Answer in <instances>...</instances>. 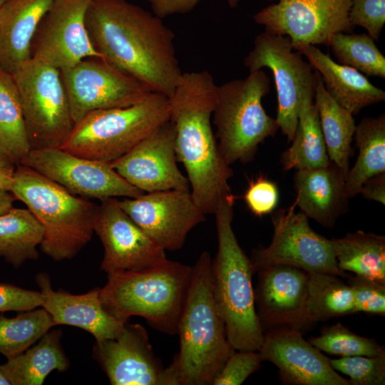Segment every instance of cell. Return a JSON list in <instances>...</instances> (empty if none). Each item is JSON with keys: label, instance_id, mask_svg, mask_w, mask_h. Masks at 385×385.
I'll return each instance as SVG.
<instances>
[{"label": "cell", "instance_id": "cell-44", "mask_svg": "<svg viewBox=\"0 0 385 385\" xmlns=\"http://www.w3.org/2000/svg\"><path fill=\"white\" fill-rule=\"evenodd\" d=\"M359 193L367 200L385 205V173L369 178L361 186Z\"/></svg>", "mask_w": 385, "mask_h": 385}, {"label": "cell", "instance_id": "cell-2", "mask_svg": "<svg viewBox=\"0 0 385 385\" xmlns=\"http://www.w3.org/2000/svg\"><path fill=\"white\" fill-rule=\"evenodd\" d=\"M217 85L205 70L183 73L168 98L178 160L187 172L194 201L206 215L231 194L233 171L222 156L212 127Z\"/></svg>", "mask_w": 385, "mask_h": 385}, {"label": "cell", "instance_id": "cell-43", "mask_svg": "<svg viewBox=\"0 0 385 385\" xmlns=\"http://www.w3.org/2000/svg\"><path fill=\"white\" fill-rule=\"evenodd\" d=\"M155 16L163 19L175 14L192 11L201 0H146Z\"/></svg>", "mask_w": 385, "mask_h": 385}, {"label": "cell", "instance_id": "cell-23", "mask_svg": "<svg viewBox=\"0 0 385 385\" xmlns=\"http://www.w3.org/2000/svg\"><path fill=\"white\" fill-rule=\"evenodd\" d=\"M346 176L333 162L327 165L296 170L294 204L307 218L333 228L338 218L349 211Z\"/></svg>", "mask_w": 385, "mask_h": 385}, {"label": "cell", "instance_id": "cell-20", "mask_svg": "<svg viewBox=\"0 0 385 385\" xmlns=\"http://www.w3.org/2000/svg\"><path fill=\"white\" fill-rule=\"evenodd\" d=\"M175 130L169 120L122 157L111 163L125 180L144 192L190 190L177 164Z\"/></svg>", "mask_w": 385, "mask_h": 385}, {"label": "cell", "instance_id": "cell-38", "mask_svg": "<svg viewBox=\"0 0 385 385\" xmlns=\"http://www.w3.org/2000/svg\"><path fill=\"white\" fill-rule=\"evenodd\" d=\"M346 278L352 292L355 313L384 316L385 284L356 274Z\"/></svg>", "mask_w": 385, "mask_h": 385}, {"label": "cell", "instance_id": "cell-6", "mask_svg": "<svg viewBox=\"0 0 385 385\" xmlns=\"http://www.w3.org/2000/svg\"><path fill=\"white\" fill-rule=\"evenodd\" d=\"M10 192L43 228L41 250L52 260H71L91 241L97 205L72 194L32 168L18 164Z\"/></svg>", "mask_w": 385, "mask_h": 385}, {"label": "cell", "instance_id": "cell-9", "mask_svg": "<svg viewBox=\"0 0 385 385\" xmlns=\"http://www.w3.org/2000/svg\"><path fill=\"white\" fill-rule=\"evenodd\" d=\"M11 75L31 150L60 148L75 124L60 70L30 58Z\"/></svg>", "mask_w": 385, "mask_h": 385}, {"label": "cell", "instance_id": "cell-8", "mask_svg": "<svg viewBox=\"0 0 385 385\" xmlns=\"http://www.w3.org/2000/svg\"><path fill=\"white\" fill-rule=\"evenodd\" d=\"M270 88V78L262 70L217 86L212 123L219 150L229 165L252 161L259 145L279 129L262 103Z\"/></svg>", "mask_w": 385, "mask_h": 385}, {"label": "cell", "instance_id": "cell-11", "mask_svg": "<svg viewBox=\"0 0 385 385\" xmlns=\"http://www.w3.org/2000/svg\"><path fill=\"white\" fill-rule=\"evenodd\" d=\"M295 207L294 202L272 216L273 235L270 245L252 252L253 273L261 267L287 265L307 272L346 278L348 274L338 266L332 240L313 230L308 218L295 212Z\"/></svg>", "mask_w": 385, "mask_h": 385}, {"label": "cell", "instance_id": "cell-22", "mask_svg": "<svg viewBox=\"0 0 385 385\" xmlns=\"http://www.w3.org/2000/svg\"><path fill=\"white\" fill-rule=\"evenodd\" d=\"M36 282L40 288L41 307L51 315L54 325H69L89 332L96 342L115 338L125 322L111 315L100 299V289L73 294L61 289L53 290L48 274L39 272Z\"/></svg>", "mask_w": 385, "mask_h": 385}, {"label": "cell", "instance_id": "cell-41", "mask_svg": "<svg viewBox=\"0 0 385 385\" xmlns=\"http://www.w3.org/2000/svg\"><path fill=\"white\" fill-rule=\"evenodd\" d=\"M248 209L256 216L262 217L272 212L279 200V191L276 184L259 176L250 182L244 195Z\"/></svg>", "mask_w": 385, "mask_h": 385}, {"label": "cell", "instance_id": "cell-42", "mask_svg": "<svg viewBox=\"0 0 385 385\" xmlns=\"http://www.w3.org/2000/svg\"><path fill=\"white\" fill-rule=\"evenodd\" d=\"M40 292L25 289L14 284L0 282V312H22L41 307Z\"/></svg>", "mask_w": 385, "mask_h": 385}, {"label": "cell", "instance_id": "cell-49", "mask_svg": "<svg viewBox=\"0 0 385 385\" xmlns=\"http://www.w3.org/2000/svg\"><path fill=\"white\" fill-rule=\"evenodd\" d=\"M241 0H227V2L230 8L235 9Z\"/></svg>", "mask_w": 385, "mask_h": 385}, {"label": "cell", "instance_id": "cell-35", "mask_svg": "<svg viewBox=\"0 0 385 385\" xmlns=\"http://www.w3.org/2000/svg\"><path fill=\"white\" fill-rule=\"evenodd\" d=\"M368 34H332L327 43L337 63L369 76L385 78V57Z\"/></svg>", "mask_w": 385, "mask_h": 385}, {"label": "cell", "instance_id": "cell-48", "mask_svg": "<svg viewBox=\"0 0 385 385\" xmlns=\"http://www.w3.org/2000/svg\"><path fill=\"white\" fill-rule=\"evenodd\" d=\"M0 385H11L7 379L4 376L0 370Z\"/></svg>", "mask_w": 385, "mask_h": 385}, {"label": "cell", "instance_id": "cell-4", "mask_svg": "<svg viewBox=\"0 0 385 385\" xmlns=\"http://www.w3.org/2000/svg\"><path fill=\"white\" fill-rule=\"evenodd\" d=\"M212 258L203 251L192 267L190 282L178 334L180 350L173 367L178 385H212L228 357L235 351L212 297Z\"/></svg>", "mask_w": 385, "mask_h": 385}, {"label": "cell", "instance_id": "cell-14", "mask_svg": "<svg viewBox=\"0 0 385 385\" xmlns=\"http://www.w3.org/2000/svg\"><path fill=\"white\" fill-rule=\"evenodd\" d=\"M351 0H277L257 12L254 21L265 31L288 36L299 44H326L338 32L349 33Z\"/></svg>", "mask_w": 385, "mask_h": 385}, {"label": "cell", "instance_id": "cell-47", "mask_svg": "<svg viewBox=\"0 0 385 385\" xmlns=\"http://www.w3.org/2000/svg\"><path fill=\"white\" fill-rule=\"evenodd\" d=\"M0 165L7 168H10V169H15L16 165L15 163L11 159V158L6 154V153L2 148L1 145H0Z\"/></svg>", "mask_w": 385, "mask_h": 385}, {"label": "cell", "instance_id": "cell-13", "mask_svg": "<svg viewBox=\"0 0 385 385\" xmlns=\"http://www.w3.org/2000/svg\"><path fill=\"white\" fill-rule=\"evenodd\" d=\"M19 164L84 197L134 198L145 193L121 177L111 163L79 157L60 148L31 150Z\"/></svg>", "mask_w": 385, "mask_h": 385}, {"label": "cell", "instance_id": "cell-33", "mask_svg": "<svg viewBox=\"0 0 385 385\" xmlns=\"http://www.w3.org/2000/svg\"><path fill=\"white\" fill-rule=\"evenodd\" d=\"M0 145L19 164L31 150L18 89L12 75L0 68Z\"/></svg>", "mask_w": 385, "mask_h": 385}, {"label": "cell", "instance_id": "cell-46", "mask_svg": "<svg viewBox=\"0 0 385 385\" xmlns=\"http://www.w3.org/2000/svg\"><path fill=\"white\" fill-rule=\"evenodd\" d=\"M15 200L16 198L11 192L0 190V215L14 207L13 203Z\"/></svg>", "mask_w": 385, "mask_h": 385}, {"label": "cell", "instance_id": "cell-45", "mask_svg": "<svg viewBox=\"0 0 385 385\" xmlns=\"http://www.w3.org/2000/svg\"><path fill=\"white\" fill-rule=\"evenodd\" d=\"M14 170L0 165V190L10 191Z\"/></svg>", "mask_w": 385, "mask_h": 385}, {"label": "cell", "instance_id": "cell-26", "mask_svg": "<svg viewBox=\"0 0 385 385\" xmlns=\"http://www.w3.org/2000/svg\"><path fill=\"white\" fill-rule=\"evenodd\" d=\"M62 331H48L38 342L0 364L11 385H41L53 371H66L69 360L61 344Z\"/></svg>", "mask_w": 385, "mask_h": 385}, {"label": "cell", "instance_id": "cell-27", "mask_svg": "<svg viewBox=\"0 0 385 385\" xmlns=\"http://www.w3.org/2000/svg\"><path fill=\"white\" fill-rule=\"evenodd\" d=\"M316 76L314 101L318 109L327 154L329 160L339 166L346 178L353 151L351 144L356 126L354 115L329 94L317 71Z\"/></svg>", "mask_w": 385, "mask_h": 385}, {"label": "cell", "instance_id": "cell-12", "mask_svg": "<svg viewBox=\"0 0 385 385\" xmlns=\"http://www.w3.org/2000/svg\"><path fill=\"white\" fill-rule=\"evenodd\" d=\"M60 73L75 123L91 111L130 106L153 92L100 57L86 58Z\"/></svg>", "mask_w": 385, "mask_h": 385}, {"label": "cell", "instance_id": "cell-24", "mask_svg": "<svg viewBox=\"0 0 385 385\" xmlns=\"http://www.w3.org/2000/svg\"><path fill=\"white\" fill-rule=\"evenodd\" d=\"M294 50L304 56L321 76L329 94L352 115L385 100V92L373 85L355 68L333 61L312 44H299Z\"/></svg>", "mask_w": 385, "mask_h": 385}, {"label": "cell", "instance_id": "cell-10", "mask_svg": "<svg viewBox=\"0 0 385 385\" xmlns=\"http://www.w3.org/2000/svg\"><path fill=\"white\" fill-rule=\"evenodd\" d=\"M244 65L250 72L263 68L272 71L277 95L275 120L287 143H291L302 98L306 95L314 96L316 71L294 49L288 36L267 31L256 36L252 49L244 58Z\"/></svg>", "mask_w": 385, "mask_h": 385}, {"label": "cell", "instance_id": "cell-21", "mask_svg": "<svg viewBox=\"0 0 385 385\" xmlns=\"http://www.w3.org/2000/svg\"><path fill=\"white\" fill-rule=\"evenodd\" d=\"M263 361L279 369L284 384L350 385L330 365L329 358L302 337L299 330L273 329L264 332L258 351Z\"/></svg>", "mask_w": 385, "mask_h": 385}, {"label": "cell", "instance_id": "cell-32", "mask_svg": "<svg viewBox=\"0 0 385 385\" xmlns=\"http://www.w3.org/2000/svg\"><path fill=\"white\" fill-rule=\"evenodd\" d=\"M308 273L307 314L312 323L355 314L351 287L341 277L329 274Z\"/></svg>", "mask_w": 385, "mask_h": 385}, {"label": "cell", "instance_id": "cell-16", "mask_svg": "<svg viewBox=\"0 0 385 385\" xmlns=\"http://www.w3.org/2000/svg\"><path fill=\"white\" fill-rule=\"evenodd\" d=\"M131 219L160 247L168 251L183 247L190 231L205 220L190 190L145 192L119 200Z\"/></svg>", "mask_w": 385, "mask_h": 385}, {"label": "cell", "instance_id": "cell-39", "mask_svg": "<svg viewBox=\"0 0 385 385\" xmlns=\"http://www.w3.org/2000/svg\"><path fill=\"white\" fill-rule=\"evenodd\" d=\"M236 350L228 357L212 385H240L263 361L258 351Z\"/></svg>", "mask_w": 385, "mask_h": 385}, {"label": "cell", "instance_id": "cell-34", "mask_svg": "<svg viewBox=\"0 0 385 385\" xmlns=\"http://www.w3.org/2000/svg\"><path fill=\"white\" fill-rule=\"evenodd\" d=\"M53 326L51 315L41 307L19 312L14 317L0 314V354L7 359L17 356Z\"/></svg>", "mask_w": 385, "mask_h": 385}, {"label": "cell", "instance_id": "cell-31", "mask_svg": "<svg viewBox=\"0 0 385 385\" xmlns=\"http://www.w3.org/2000/svg\"><path fill=\"white\" fill-rule=\"evenodd\" d=\"M43 228L28 209L12 207L0 215V257L14 269L38 258Z\"/></svg>", "mask_w": 385, "mask_h": 385}, {"label": "cell", "instance_id": "cell-36", "mask_svg": "<svg viewBox=\"0 0 385 385\" xmlns=\"http://www.w3.org/2000/svg\"><path fill=\"white\" fill-rule=\"evenodd\" d=\"M309 342L321 351L342 357L385 356L384 347L375 339L359 336L340 322L323 327Z\"/></svg>", "mask_w": 385, "mask_h": 385}, {"label": "cell", "instance_id": "cell-37", "mask_svg": "<svg viewBox=\"0 0 385 385\" xmlns=\"http://www.w3.org/2000/svg\"><path fill=\"white\" fill-rule=\"evenodd\" d=\"M331 366L349 376L350 385H384L385 356L329 359Z\"/></svg>", "mask_w": 385, "mask_h": 385}, {"label": "cell", "instance_id": "cell-15", "mask_svg": "<svg viewBox=\"0 0 385 385\" xmlns=\"http://www.w3.org/2000/svg\"><path fill=\"white\" fill-rule=\"evenodd\" d=\"M118 200L106 198L96 207L93 230L104 249L101 270L110 275L141 270L165 261V250L131 219Z\"/></svg>", "mask_w": 385, "mask_h": 385}, {"label": "cell", "instance_id": "cell-7", "mask_svg": "<svg viewBox=\"0 0 385 385\" xmlns=\"http://www.w3.org/2000/svg\"><path fill=\"white\" fill-rule=\"evenodd\" d=\"M170 120L168 97L151 92L127 107L91 111L60 147L79 157L112 163Z\"/></svg>", "mask_w": 385, "mask_h": 385}, {"label": "cell", "instance_id": "cell-18", "mask_svg": "<svg viewBox=\"0 0 385 385\" xmlns=\"http://www.w3.org/2000/svg\"><path fill=\"white\" fill-rule=\"evenodd\" d=\"M93 357L112 385H175L140 324L127 322L115 338L96 342Z\"/></svg>", "mask_w": 385, "mask_h": 385}, {"label": "cell", "instance_id": "cell-50", "mask_svg": "<svg viewBox=\"0 0 385 385\" xmlns=\"http://www.w3.org/2000/svg\"><path fill=\"white\" fill-rule=\"evenodd\" d=\"M6 0H0V6L5 2Z\"/></svg>", "mask_w": 385, "mask_h": 385}, {"label": "cell", "instance_id": "cell-30", "mask_svg": "<svg viewBox=\"0 0 385 385\" xmlns=\"http://www.w3.org/2000/svg\"><path fill=\"white\" fill-rule=\"evenodd\" d=\"M359 155L345 180L349 199L359 194L370 178L385 173V115L366 117L356 126L354 135Z\"/></svg>", "mask_w": 385, "mask_h": 385}, {"label": "cell", "instance_id": "cell-19", "mask_svg": "<svg viewBox=\"0 0 385 385\" xmlns=\"http://www.w3.org/2000/svg\"><path fill=\"white\" fill-rule=\"evenodd\" d=\"M256 313L263 332L278 328L303 330L312 324L307 314L309 273L287 265L256 270Z\"/></svg>", "mask_w": 385, "mask_h": 385}, {"label": "cell", "instance_id": "cell-17", "mask_svg": "<svg viewBox=\"0 0 385 385\" xmlns=\"http://www.w3.org/2000/svg\"><path fill=\"white\" fill-rule=\"evenodd\" d=\"M89 1L56 0L33 37L31 58L62 70L86 58H102L93 46L86 27L85 15Z\"/></svg>", "mask_w": 385, "mask_h": 385}, {"label": "cell", "instance_id": "cell-28", "mask_svg": "<svg viewBox=\"0 0 385 385\" xmlns=\"http://www.w3.org/2000/svg\"><path fill=\"white\" fill-rule=\"evenodd\" d=\"M314 97L306 95L301 102L292 145L281 155L280 163L284 170L316 168L331 162Z\"/></svg>", "mask_w": 385, "mask_h": 385}, {"label": "cell", "instance_id": "cell-5", "mask_svg": "<svg viewBox=\"0 0 385 385\" xmlns=\"http://www.w3.org/2000/svg\"><path fill=\"white\" fill-rule=\"evenodd\" d=\"M191 274L192 267L167 259L149 268L108 275L100 299L104 309L119 320L141 317L156 330L175 335Z\"/></svg>", "mask_w": 385, "mask_h": 385}, {"label": "cell", "instance_id": "cell-40", "mask_svg": "<svg viewBox=\"0 0 385 385\" xmlns=\"http://www.w3.org/2000/svg\"><path fill=\"white\" fill-rule=\"evenodd\" d=\"M349 19L354 27L364 28L378 40L385 23V0H351Z\"/></svg>", "mask_w": 385, "mask_h": 385}, {"label": "cell", "instance_id": "cell-25", "mask_svg": "<svg viewBox=\"0 0 385 385\" xmlns=\"http://www.w3.org/2000/svg\"><path fill=\"white\" fill-rule=\"evenodd\" d=\"M56 0H6L0 6V68L13 73L31 58L37 27Z\"/></svg>", "mask_w": 385, "mask_h": 385}, {"label": "cell", "instance_id": "cell-3", "mask_svg": "<svg viewBox=\"0 0 385 385\" xmlns=\"http://www.w3.org/2000/svg\"><path fill=\"white\" fill-rule=\"evenodd\" d=\"M235 200L232 193L225 196L214 213L217 250L211 262L212 297L232 347L259 351L264 332L255 310L251 260L232 229Z\"/></svg>", "mask_w": 385, "mask_h": 385}, {"label": "cell", "instance_id": "cell-29", "mask_svg": "<svg viewBox=\"0 0 385 385\" xmlns=\"http://www.w3.org/2000/svg\"><path fill=\"white\" fill-rule=\"evenodd\" d=\"M331 240L340 270L385 284L384 235L357 230Z\"/></svg>", "mask_w": 385, "mask_h": 385}, {"label": "cell", "instance_id": "cell-1", "mask_svg": "<svg viewBox=\"0 0 385 385\" xmlns=\"http://www.w3.org/2000/svg\"><path fill=\"white\" fill-rule=\"evenodd\" d=\"M162 19L126 0H90L85 15L89 38L104 60L169 98L183 72L175 34Z\"/></svg>", "mask_w": 385, "mask_h": 385}]
</instances>
